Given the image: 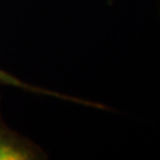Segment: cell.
<instances>
[{
	"mask_svg": "<svg viewBox=\"0 0 160 160\" xmlns=\"http://www.w3.org/2000/svg\"><path fill=\"white\" fill-rule=\"evenodd\" d=\"M48 154L39 145L7 126L0 108V160H43Z\"/></svg>",
	"mask_w": 160,
	"mask_h": 160,
	"instance_id": "6da1fadb",
	"label": "cell"
},
{
	"mask_svg": "<svg viewBox=\"0 0 160 160\" xmlns=\"http://www.w3.org/2000/svg\"><path fill=\"white\" fill-rule=\"evenodd\" d=\"M1 86L13 87V88H17V89H20V90H25V92H32V94L49 95V96L57 97V98H62V100H67V101H72V102H78V103H82V104H87V106H92V107H95V108L97 107V108L106 109L104 106L98 104V103L80 100V98H76V97H71V96H68V95H64V94H59V92H52V90H48L45 88H40V87L33 86V84L20 80V78H18L17 76L12 75L11 72H7L6 70L0 68V87Z\"/></svg>",
	"mask_w": 160,
	"mask_h": 160,
	"instance_id": "7a4b0ae2",
	"label": "cell"
}]
</instances>
